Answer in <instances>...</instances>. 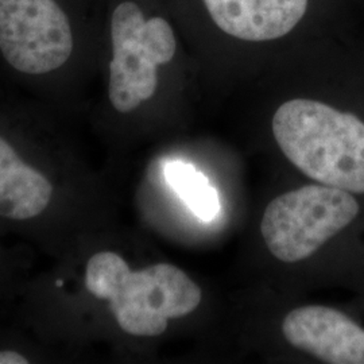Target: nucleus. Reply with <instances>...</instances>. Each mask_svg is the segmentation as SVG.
<instances>
[{
    "mask_svg": "<svg viewBox=\"0 0 364 364\" xmlns=\"http://www.w3.org/2000/svg\"><path fill=\"white\" fill-rule=\"evenodd\" d=\"M52 196L50 181L25 164L0 136V216L13 220L37 218L48 208Z\"/></svg>",
    "mask_w": 364,
    "mask_h": 364,
    "instance_id": "6e6552de",
    "label": "nucleus"
},
{
    "mask_svg": "<svg viewBox=\"0 0 364 364\" xmlns=\"http://www.w3.org/2000/svg\"><path fill=\"white\" fill-rule=\"evenodd\" d=\"M85 287L96 299L109 302L126 333L144 338L162 335L169 320L195 312L203 299L201 289L181 269L156 263L134 272L112 251L88 260Z\"/></svg>",
    "mask_w": 364,
    "mask_h": 364,
    "instance_id": "f03ea898",
    "label": "nucleus"
},
{
    "mask_svg": "<svg viewBox=\"0 0 364 364\" xmlns=\"http://www.w3.org/2000/svg\"><path fill=\"white\" fill-rule=\"evenodd\" d=\"M164 171L168 183L200 220H213L219 215V193L200 170L191 164L173 161Z\"/></svg>",
    "mask_w": 364,
    "mask_h": 364,
    "instance_id": "1a4fd4ad",
    "label": "nucleus"
},
{
    "mask_svg": "<svg viewBox=\"0 0 364 364\" xmlns=\"http://www.w3.org/2000/svg\"><path fill=\"white\" fill-rule=\"evenodd\" d=\"M273 134L287 159L309 178L364 193V122L331 105L293 99L274 114Z\"/></svg>",
    "mask_w": 364,
    "mask_h": 364,
    "instance_id": "f257e3e1",
    "label": "nucleus"
},
{
    "mask_svg": "<svg viewBox=\"0 0 364 364\" xmlns=\"http://www.w3.org/2000/svg\"><path fill=\"white\" fill-rule=\"evenodd\" d=\"M213 23L247 42L282 38L299 25L308 0H203Z\"/></svg>",
    "mask_w": 364,
    "mask_h": 364,
    "instance_id": "0eeeda50",
    "label": "nucleus"
},
{
    "mask_svg": "<svg viewBox=\"0 0 364 364\" xmlns=\"http://www.w3.org/2000/svg\"><path fill=\"white\" fill-rule=\"evenodd\" d=\"M73 31L55 0H0V52L25 75H46L73 53Z\"/></svg>",
    "mask_w": 364,
    "mask_h": 364,
    "instance_id": "39448f33",
    "label": "nucleus"
},
{
    "mask_svg": "<svg viewBox=\"0 0 364 364\" xmlns=\"http://www.w3.org/2000/svg\"><path fill=\"white\" fill-rule=\"evenodd\" d=\"M28 360L23 355L15 351H0V364H27Z\"/></svg>",
    "mask_w": 364,
    "mask_h": 364,
    "instance_id": "9d476101",
    "label": "nucleus"
},
{
    "mask_svg": "<svg viewBox=\"0 0 364 364\" xmlns=\"http://www.w3.org/2000/svg\"><path fill=\"white\" fill-rule=\"evenodd\" d=\"M359 209L351 192L306 185L274 198L263 213L260 232L277 259L301 262L350 225Z\"/></svg>",
    "mask_w": 364,
    "mask_h": 364,
    "instance_id": "20e7f679",
    "label": "nucleus"
},
{
    "mask_svg": "<svg viewBox=\"0 0 364 364\" xmlns=\"http://www.w3.org/2000/svg\"><path fill=\"white\" fill-rule=\"evenodd\" d=\"M111 43L108 96L117 112L127 114L154 96L158 68L174 58L176 34L166 19L146 18L127 0L111 16Z\"/></svg>",
    "mask_w": 364,
    "mask_h": 364,
    "instance_id": "7ed1b4c3",
    "label": "nucleus"
},
{
    "mask_svg": "<svg viewBox=\"0 0 364 364\" xmlns=\"http://www.w3.org/2000/svg\"><path fill=\"white\" fill-rule=\"evenodd\" d=\"M287 341L331 364H364V329L348 316L328 306H302L282 323Z\"/></svg>",
    "mask_w": 364,
    "mask_h": 364,
    "instance_id": "423d86ee",
    "label": "nucleus"
}]
</instances>
